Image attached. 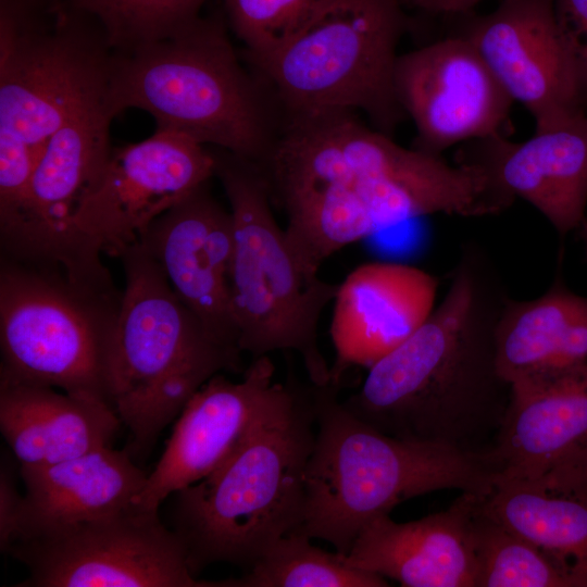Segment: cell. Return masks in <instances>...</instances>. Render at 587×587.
<instances>
[{
	"label": "cell",
	"instance_id": "6da1fadb",
	"mask_svg": "<svg viewBox=\"0 0 587 587\" xmlns=\"http://www.w3.org/2000/svg\"><path fill=\"white\" fill-rule=\"evenodd\" d=\"M509 297L486 248L463 242L442 301L342 404L386 435L485 457L512 396L496 344Z\"/></svg>",
	"mask_w": 587,
	"mask_h": 587
},
{
	"label": "cell",
	"instance_id": "7a4b0ae2",
	"mask_svg": "<svg viewBox=\"0 0 587 587\" xmlns=\"http://www.w3.org/2000/svg\"><path fill=\"white\" fill-rule=\"evenodd\" d=\"M260 168L272 200L323 196L352 243L415 217L455 214L469 192L462 166L401 147L348 110L289 115Z\"/></svg>",
	"mask_w": 587,
	"mask_h": 587
},
{
	"label": "cell",
	"instance_id": "3957f363",
	"mask_svg": "<svg viewBox=\"0 0 587 587\" xmlns=\"http://www.w3.org/2000/svg\"><path fill=\"white\" fill-rule=\"evenodd\" d=\"M315 429L313 385L307 389L287 380L220 466L172 495L170 528L195 576L215 563L246 572L299 527Z\"/></svg>",
	"mask_w": 587,
	"mask_h": 587
},
{
	"label": "cell",
	"instance_id": "277c9868",
	"mask_svg": "<svg viewBox=\"0 0 587 587\" xmlns=\"http://www.w3.org/2000/svg\"><path fill=\"white\" fill-rule=\"evenodd\" d=\"M338 387L313 385L315 439L296 532L347 554L360 530L402 501L441 489L487 496L486 457L386 435L349 412Z\"/></svg>",
	"mask_w": 587,
	"mask_h": 587
},
{
	"label": "cell",
	"instance_id": "5b68a950",
	"mask_svg": "<svg viewBox=\"0 0 587 587\" xmlns=\"http://www.w3.org/2000/svg\"><path fill=\"white\" fill-rule=\"evenodd\" d=\"M111 53L97 21L65 0H0V217L52 135L104 91Z\"/></svg>",
	"mask_w": 587,
	"mask_h": 587
},
{
	"label": "cell",
	"instance_id": "8992f818",
	"mask_svg": "<svg viewBox=\"0 0 587 587\" xmlns=\"http://www.w3.org/2000/svg\"><path fill=\"white\" fill-rule=\"evenodd\" d=\"M105 103L152 115L158 129L188 136L261 164L276 137L259 84L240 64L224 22L197 17L171 37L112 52Z\"/></svg>",
	"mask_w": 587,
	"mask_h": 587
},
{
	"label": "cell",
	"instance_id": "52a82bcc",
	"mask_svg": "<svg viewBox=\"0 0 587 587\" xmlns=\"http://www.w3.org/2000/svg\"><path fill=\"white\" fill-rule=\"evenodd\" d=\"M121 259L125 276L105 361V395L143 455L213 376L243 373L242 354L215 340L138 243Z\"/></svg>",
	"mask_w": 587,
	"mask_h": 587
},
{
	"label": "cell",
	"instance_id": "ba28073f",
	"mask_svg": "<svg viewBox=\"0 0 587 587\" xmlns=\"http://www.w3.org/2000/svg\"><path fill=\"white\" fill-rule=\"evenodd\" d=\"M234 224L230 275L233 314L242 353L252 359L294 351L310 383L330 384V366L319 342V323L338 285L305 272L273 213L259 166L226 150L212 151Z\"/></svg>",
	"mask_w": 587,
	"mask_h": 587
},
{
	"label": "cell",
	"instance_id": "9c48e42d",
	"mask_svg": "<svg viewBox=\"0 0 587 587\" xmlns=\"http://www.w3.org/2000/svg\"><path fill=\"white\" fill-rule=\"evenodd\" d=\"M122 291L62 270L0 260V378L105 401Z\"/></svg>",
	"mask_w": 587,
	"mask_h": 587
},
{
	"label": "cell",
	"instance_id": "30bf717a",
	"mask_svg": "<svg viewBox=\"0 0 587 587\" xmlns=\"http://www.w3.org/2000/svg\"><path fill=\"white\" fill-rule=\"evenodd\" d=\"M402 0H330L288 43L257 63L289 115L365 112L389 135L404 115L395 90Z\"/></svg>",
	"mask_w": 587,
	"mask_h": 587
},
{
	"label": "cell",
	"instance_id": "8fae6325",
	"mask_svg": "<svg viewBox=\"0 0 587 587\" xmlns=\"http://www.w3.org/2000/svg\"><path fill=\"white\" fill-rule=\"evenodd\" d=\"M105 90L76 111L49 139L12 215L0 222L1 257L62 270L71 277L112 284L101 255L76 227L80 204L111 155L115 118Z\"/></svg>",
	"mask_w": 587,
	"mask_h": 587
},
{
	"label": "cell",
	"instance_id": "7c38bea8",
	"mask_svg": "<svg viewBox=\"0 0 587 587\" xmlns=\"http://www.w3.org/2000/svg\"><path fill=\"white\" fill-rule=\"evenodd\" d=\"M28 571L18 587H220L198 579L159 511L107 516L21 536L9 551Z\"/></svg>",
	"mask_w": 587,
	"mask_h": 587
},
{
	"label": "cell",
	"instance_id": "4fadbf2b",
	"mask_svg": "<svg viewBox=\"0 0 587 587\" xmlns=\"http://www.w3.org/2000/svg\"><path fill=\"white\" fill-rule=\"evenodd\" d=\"M212 151L180 133L155 129L139 142L113 148L76 227L96 254L120 258L140 243L151 224L214 176Z\"/></svg>",
	"mask_w": 587,
	"mask_h": 587
},
{
	"label": "cell",
	"instance_id": "5bb4252c",
	"mask_svg": "<svg viewBox=\"0 0 587 587\" xmlns=\"http://www.w3.org/2000/svg\"><path fill=\"white\" fill-rule=\"evenodd\" d=\"M395 90L416 128L413 148L436 155L464 140L502 136L513 103L464 36L398 57Z\"/></svg>",
	"mask_w": 587,
	"mask_h": 587
},
{
	"label": "cell",
	"instance_id": "9a60e30c",
	"mask_svg": "<svg viewBox=\"0 0 587 587\" xmlns=\"http://www.w3.org/2000/svg\"><path fill=\"white\" fill-rule=\"evenodd\" d=\"M463 36L511 99L533 115L536 130L587 113L552 0H502Z\"/></svg>",
	"mask_w": 587,
	"mask_h": 587
},
{
	"label": "cell",
	"instance_id": "2e32d148",
	"mask_svg": "<svg viewBox=\"0 0 587 587\" xmlns=\"http://www.w3.org/2000/svg\"><path fill=\"white\" fill-rule=\"evenodd\" d=\"M270 355L252 359L239 382L223 373L210 378L175 423L164 452L133 503L159 511L174 492L220 466L278 398L285 383L274 380Z\"/></svg>",
	"mask_w": 587,
	"mask_h": 587
},
{
	"label": "cell",
	"instance_id": "e0dca14e",
	"mask_svg": "<svg viewBox=\"0 0 587 587\" xmlns=\"http://www.w3.org/2000/svg\"><path fill=\"white\" fill-rule=\"evenodd\" d=\"M485 457L495 479L587 491V367L538 388L512 390Z\"/></svg>",
	"mask_w": 587,
	"mask_h": 587
},
{
	"label": "cell",
	"instance_id": "ac0fdd59",
	"mask_svg": "<svg viewBox=\"0 0 587 587\" xmlns=\"http://www.w3.org/2000/svg\"><path fill=\"white\" fill-rule=\"evenodd\" d=\"M139 245L208 333L242 353L230 298L233 216L209 182L158 217Z\"/></svg>",
	"mask_w": 587,
	"mask_h": 587
},
{
	"label": "cell",
	"instance_id": "d6986e66",
	"mask_svg": "<svg viewBox=\"0 0 587 587\" xmlns=\"http://www.w3.org/2000/svg\"><path fill=\"white\" fill-rule=\"evenodd\" d=\"M437 279L412 265L369 262L352 270L333 300L330 384L371 367L408 339L435 308Z\"/></svg>",
	"mask_w": 587,
	"mask_h": 587
},
{
	"label": "cell",
	"instance_id": "ffe728a7",
	"mask_svg": "<svg viewBox=\"0 0 587 587\" xmlns=\"http://www.w3.org/2000/svg\"><path fill=\"white\" fill-rule=\"evenodd\" d=\"M480 498L463 491L448 509L404 523L378 516L360 530L346 561L404 587H476Z\"/></svg>",
	"mask_w": 587,
	"mask_h": 587
},
{
	"label": "cell",
	"instance_id": "44dd1931",
	"mask_svg": "<svg viewBox=\"0 0 587 587\" xmlns=\"http://www.w3.org/2000/svg\"><path fill=\"white\" fill-rule=\"evenodd\" d=\"M472 159L487 167L513 199L537 209L564 238L577 232L587 208V113L536 130L523 142L480 139Z\"/></svg>",
	"mask_w": 587,
	"mask_h": 587
},
{
	"label": "cell",
	"instance_id": "7402d4cb",
	"mask_svg": "<svg viewBox=\"0 0 587 587\" xmlns=\"http://www.w3.org/2000/svg\"><path fill=\"white\" fill-rule=\"evenodd\" d=\"M529 300L508 298L496 333L497 362L512 390L538 388L587 367V296L562 273Z\"/></svg>",
	"mask_w": 587,
	"mask_h": 587
},
{
	"label": "cell",
	"instance_id": "603a6c76",
	"mask_svg": "<svg viewBox=\"0 0 587 587\" xmlns=\"http://www.w3.org/2000/svg\"><path fill=\"white\" fill-rule=\"evenodd\" d=\"M122 421L101 400L0 378V429L21 466H45L111 446Z\"/></svg>",
	"mask_w": 587,
	"mask_h": 587
},
{
	"label": "cell",
	"instance_id": "cb8c5ba5",
	"mask_svg": "<svg viewBox=\"0 0 587 587\" xmlns=\"http://www.w3.org/2000/svg\"><path fill=\"white\" fill-rule=\"evenodd\" d=\"M20 473L25 494L16 538L123 511L148 476L128 450L111 446L50 465L21 466Z\"/></svg>",
	"mask_w": 587,
	"mask_h": 587
},
{
	"label": "cell",
	"instance_id": "d4e9b609",
	"mask_svg": "<svg viewBox=\"0 0 587 587\" xmlns=\"http://www.w3.org/2000/svg\"><path fill=\"white\" fill-rule=\"evenodd\" d=\"M482 510L520 535L587 587V491L559 492L495 479Z\"/></svg>",
	"mask_w": 587,
	"mask_h": 587
},
{
	"label": "cell",
	"instance_id": "484cf974",
	"mask_svg": "<svg viewBox=\"0 0 587 587\" xmlns=\"http://www.w3.org/2000/svg\"><path fill=\"white\" fill-rule=\"evenodd\" d=\"M220 587H386L383 576L349 565L346 555L325 551L292 530L279 538L242 576Z\"/></svg>",
	"mask_w": 587,
	"mask_h": 587
},
{
	"label": "cell",
	"instance_id": "4316f807",
	"mask_svg": "<svg viewBox=\"0 0 587 587\" xmlns=\"http://www.w3.org/2000/svg\"><path fill=\"white\" fill-rule=\"evenodd\" d=\"M482 498L475 523L476 587H575L537 547L485 514Z\"/></svg>",
	"mask_w": 587,
	"mask_h": 587
},
{
	"label": "cell",
	"instance_id": "83f0119b",
	"mask_svg": "<svg viewBox=\"0 0 587 587\" xmlns=\"http://www.w3.org/2000/svg\"><path fill=\"white\" fill-rule=\"evenodd\" d=\"M93 17L112 52L166 39L200 16L208 0H65Z\"/></svg>",
	"mask_w": 587,
	"mask_h": 587
},
{
	"label": "cell",
	"instance_id": "f1b7e54d",
	"mask_svg": "<svg viewBox=\"0 0 587 587\" xmlns=\"http://www.w3.org/2000/svg\"><path fill=\"white\" fill-rule=\"evenodd\" d=\"M330 0H224L229 23L257 64L296 37Z\"/></svg>",
	"mask_w": 587,
	"mask_h": 587
},
{
	"label": "cell",
	"instance_id": "f546056e",
	"mask_svg": "<svg viewBox=\"0 0 587 587\" xmlns=\"http://www.w3.org/2000/svg\"><path fill=\"white\" fill-rule=\"evenodd\" d=\"M561 37L573 60L582 100L587 108V0H552Z\"/></svg>",
	"mask_w": 587,
	"mask_h": 587
},
{
	"label": "cell",
	"instance_id": "4dcf8cb0",
	"mask_svg": "<svg viewBox=\"0 0 587 587\" xmlns=\"http://www.w3.org/2000/svg\"><path fill=\"white\" fill-rule=\"evenodd\" d=\"M23 496L7 465L0 471V549L8 553L20 532Z\"/></svg>",
	"mask_w": 587,
	"mask_h": 587
},
{
	"label": "cell",
	"instance_id": "1f68e13d",
	"mask_svg": "<svg viewBox=\"0 0 587 587\" xmlns=\"http://www.w3.org/2000/svg\"><path fill=\"white\" fill-rule=\"evenodd\" d=\"M404 4H411L430 13H464L475 7L482 0H402Z\"/></svg>",
	"mask_w": 587,
	"mask_h": 587
},
{
	"label": "cell",
	"instance_id": "d6a6232c",
	"mask_svg": "<svg viewBox=\"0 0 587 587\" xmlns=\"http://www.w3.org/2000/svg\"><path fill=\"white\" fill-rule=\"evenodd\" d=\"M576 233H578L580 240L587 238V215Z\"/></svg>",
	"mask_w": 587,
	"mask_h": 587
},
{
	"label": "cell",
	"instance_id": "836d02e7",
	"mask_svg": "<svg viewBox=\"0 0 587 587\" xmlns=\"http://www.w3.org/2000/svg\"><path fill=\"white\" fill-rule=\"evenodd\" d=\"M582 242H583V248H584L585 258H586V260H587V238H586V239H582Z\"/></svg>",
	"mask_w": 587,
	"mask_h": 587
},
{
	"label": "cell",
	"instance_id": "e575fe53",
	"mask_svg": "<svg viewBox=\"0 0 587 587\" xmlns=\"http://www.w3.org/2000/svg\"><path fill=\"white\" fill-rule=\"evenodd\" d=\"M51 1H61V0H51Z\"/></svg>",
	"mask_w": 587,
	"mask_h": 587
}]
</instances>
